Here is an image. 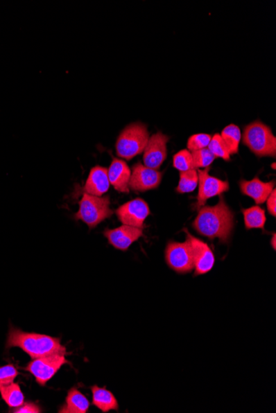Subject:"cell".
I'll list each match as a JSON object with an SVG mask.
<instances>
[{"label": "cell", "mask_w": 276, "mask_h": 413, "mask_svg": "<svg viewBox=\"0 0 276 413\" xmlns=\"http://www.w3.org/2000/svg\"><path fill=\"white\" fill-rule=\"evenodd\" d=\"M116 215L121 223L144 229L145 220L150 215V209L144 200L137 198L121 206L116 211Z\"/></svg>", "instance_id": "30bf717a"}, {"label": "cell", "mask_w": 276, "mask_h": 413, "mask_svg": "<svg viewBox=\"0 0 276 413\" xmlns=\"http://www.w3.org/2000/svg\"><path fill=\"white\" fill-rule=\"evenodd\" d=\"M241 193L252 197L260 205L266 202L267 198L275 189V182H264L255 177L251 181L241 180L239 182Z\"/></svg>", "instance_id": "5bb4252c"}, {"label": "cell", "mask_w": 276, "mask_h": 413, "mask_svg": "<svg viewBox=\"0 0 276 413\" xmlns=\"http://www.w3.org/2000/svg\"><path fill=\"white\" fill-rule=\"evenodd\" d=\"M244 216L245 229H261L264 230L266 217L265 211L258 206L241 210Z\"/></svg>", "instance_id": "ffe728a7"}, {"label": "cell", "mask_w": 276, "mask_h": 413, "mask_svg": "<svg viewBox=\"0 0 276 413\" xmlns=\"http://www.w3.org/2000/svg\"><path fill=\"white\" fill-rule=\"evenodd\" d=\"M19 375V372L14 364H6L0 367V386L11 384Z\"/></svg>", "instance_id": "4316f807"}, {"label": "cell", "mask_w": 276, "mask_h": 413, "mask_svg": "<svg viewBox=\"0 0 276 413\" xmlns=\"http://www.w3.org/2000/svg\"><path fill=\"white\" fill-rule=\"evenodd\" d=\"M92 392V403L94 407L102 412L119 410L118 400L116 399L113 393L106 388H101L94 385L90 388Z\"/></svg>", "instance_id": "e0dca14e"}, {"label": "cell", "mask_w": 276, "mask_h": 413, "mask_svg": "<svg viewBox=\"0 0 276 413\" xmlns=\"http://www.w3.org/2000/svg\"><path fill=\"white\" fill-rule=\"evenodd\" d=\"M90 406L89 401L80 390L72 388L68 391L66 403L60 408V413H86Z\"/></svg>", "instance_id": "ac0fdd59"}, {"label": "cell", "mask_w": 276, "mask_h": 413, "mask_svg": "<svg viewBox=\"0 0 276 413\" xmlns=\"http://www.w3.org/2000/svg\"><path fill=\"white\" fill-rule=\"evenodd\" d=\"M270 245L273 246L274 250L276 249V236L275 234H273V238L270 240Z\"/></svg>", "instance_id": "f546056e"}, {"label": "cell", "mask_w": 276, "mask_h": 413, "mask_svg": "<svg viewBox=\"0 0 276 413\" xmlns=\"http://www.w3.org/2000/svg\"><path fill=\"white\" fill-rule=\"evenodd\" d=\"M67 363L64 354L57 353L33 359L25 369L35 378L38 385L45 386Z\"/></svg>", "instance_id": "8992f818"}, {"label": "cell", "mask_w": 276, "mask_h": 413, "mask_svg": "<svg viewBox=\"0 0 276 413\" xmlns=\"http://www.w3.org/2000/svg\"><path fill=\"white\" fill-rule=\"evenodd\" d=\"M243 141L258 157H275L276 138L268 125L261 121H257L245 128Z\"/></svg>", "instance_id": "3957f363"}, {"label": "cell", "mask_w": 276, "mask_h": 413, "mask_svg": "<svg viewBox=\"0 0 276 413\" xmlns=\"http://www.w3.org/2000/svg\"><path fill=\"white\" fill-rule=\"evenodd\" d=\"M192 226L200 236L227 243L234 229V215L221 197L216 206L200 208Z\"/></svg>", "instance_id": "6da1fadb"}, {"label": "cell", "mask_w": 276, "mask_h": 413, "mask_svg": "<svg viewBox=\"0 0 276 413\" xmlns=\"http://www.w3.org/2000/svg\"><path fill=\"white\" fill-rule=\"evenodd\" d=\"M267 202V210H268L270 215L276 216V190L275 188L273 191L269 195V197L266 200Z\"/></svg>", "instance_id": "f1b7e54d"}, {"label": "cell", "mask_w": 276, "mask_h": 413, "mask_svg": "<svg viewBox=\"0 0 276 413\" xmlns=\"http://www.w3.org/2000/svg\"><path fill=\"white\" fill-rule=\"evenodd\" d=\"M193 167L195 169L200 168H209L216 157L213 155L208 148L191 152Z\"/></svg>", "instance_id": "603a6c76"}, {"label": "cell", "mask_w": 276, "mask_h": 413, "mask_svg": "<svg viewBox=\"0 0 276 413\" xmlns=\"http://www.w3.org/2000/svg\"><path fill=\"white\" fill-rule=\"evenodd\" d=\"M103 236L114 249L127 251L133 243L144 236V232L142 229L123 225L114 229H105Z\"/></svg>", "instance_id": "4fadbf2b"}, {"label": "cell", "mask_w": 276, "mask_h": 413, "mask_svg": "<svg viewBox=\"0 0 276 413\" xmlns=\"http://www.w3.org/2000/svg\"><path fill=\"white\" fill-rule=\"evenodd\" d=\"M208 149L212 152L215 157L222 158L224 160H230V153L228 151L225 143L223 142L221 136L215 134L211 139Z\"/></svg>", "instance_id": "cb8c5ba5"}, {"label": "cell", "mask_w": 276, "mask_h": 413, "mask_svg": "<svg viewBox=\"0 0 276 413\" xmlns=\"http://www.w3.org/2000/svg\"><path fill=\"white\" fill-rule=\"evenodd\" d=\"M110 182L107 177V169L96 166L90 170L84 191L86 194L101 197L110 189Z\"/></svg>", "instance_id": "2e32d148"}, {"label": "cell", "mask_w": 276, "mask_h": 413, "mask_svg": "<svg viewBox=\"0 0 276 413\" xmlns=\"http://www.w3.org/2000/svg\"><path fill=\"white\" fill-rule=\"evenodd\" d=\"M165 256L168 266L175 272L187 274L195 269L191 246L187 240L168 243Z\"/></svg>", "instance_id": "52a82bcc"}, {"label": "cell", "mask_w": 276, "mask_h": 413, "mask_svg": "<svg viewBox=\"0 0 276 413\" xmlns=\"http://www.w3.org/2000/svg\"><path fill=\"white\" fill-rule=\"evenodd\" d=\"M221 136L223 141L225 143L230 155H236L239 152V143L241 139V130L237 125H230L223 129Z\"/></svg>", "instance_id": "44dd1931"}, {"label": "cell", "mask_w": 276, "mask_h": 413, "mask_svg": "<svg viewBox=\"0 0 276 413\" xmlns=\"http://www.w3.org/2000/svg\"><path fill=\"white\" fill-rule=\"evenodd\" d=\"M11 412L15 413H40L42 412L41 407L36 403L27 402L24 403L23 405L14 408Z\"/></svg>", "instance_id": "83f0119b"}, {"label": "cell", "mask_w": 276, "mask_h": 413, "mask_svg": "<svg viewBox=\"0 0 276 413\" xmlns=\"http://www.w3.org/2000/svg\"><path fill=\"white\" fill-rule=\"evenodd\" d=\"M210 168L204 170L197 169L198 176V194L197 202L193 205L196 210L205 206L209 199L220 195L230 190V184L227 181L218 179L209 175Z\"/></svg>", "instance_id": "ba28073f"}, {"label": "cell", "mask_w": 276, "mask_h": 413, "mask_svg": "<svg viewBox=\"0 0 276 413\" xmlns=\"http://www.w3.org/2000/svg\"><path fill=\"white\" fill-rule=\"evenodd\" d=\"M174 167L180 172H185L195 169L191 152L183 150L174 156Z\"/></svg>", "instance_id": "d4e9b609"}, {"label": "cell", "mask_w": 276, "mask_h": 413, "mask_svg": "<svg viewBox=\"0 0 276 413\" xmlns=\"http://www.w3.org/2000/svg\"><path fill=\"white\" fill-rule=\"evenodd\" d=\"M198 182V176L196 169L180 172V182L176 191L180 194L192 193L197 188Z\"/></svg>", "instance_id": "7402d4cb"}, {"label": "cell", "mask_w": 276, "mask_h": 413, "mask_svg": "<svg viewBox=\"0 0 276 413\" xmlns=\"http://www.w3.org/2000/svg\"><path fill=\"white\" fill-rule=\"evenodd\" d=\"M163 173L137 163L132 167L129 188L135 191H146L158 188Z\"/></svg>", "instance_id": "8fae6325"}, {"label": "cell", "mask_w": 276, "mask_h": 413, "mask_svg": "<svg viewBox=\"0 0 276 413\" xmlns=\"http://www.w3.org/2000/svg\"><path fill=\"white\" fill-rule=\"evenodd\" d=\"M184 231L187 233V240L191 246L193 265H195V275L200 276L208 273L212 270L215 263L212 249L205 242L193 236L187 229H184Z\"/></svg>", "instance_id": "9c48e42d"}, {"label": "cell", "mask_w": 276, "mask_h": 413, "mask_svg": "<svg viewBox=\"0 0 276 413\" xmlns=\"http://www.w3.org/2000/svg\"><path fill=\"white\" fill-rule=\"evenodd\" d=\"M79 204V211L75 215V219L83 221L90 229L113 215L110 197H99L85 193Z\"/></svg>", "instance_id": "5b68a950"}, {"label": "cell", "mask_w": 276, "mask_h": 413, "mask_svg": "<svg viewBox=\"0 0 276 413\" xmlns=\"http://www.w3.org/2000/svg\"><path fill=\"white\" fill-rule=\"evenodd\" d=\"M169 137L162 132H157L149 137L145 147L144 161L146 167L158 169L162 166L167 156L166 143Z\"/></svg>", "instance_id": "7c38bea8"}, {"label": "cell", "mask_w": 276, "mask_h": 413, "mask_svg": "<svg viewBox=\"0 0 276 413\" xmlns=\"http://www.w3.org/2000/svg\"><path fill=\"white\" fill-rule=\"evenodd\" d=\"M0 395L7 405L12 410L23 405L24 403V395L20 386L15 382L0 386Z\"/></svg>", "instance_id": "d6986e66"}, {"label": "cell", "mask_w": 276, "mask_h": 413, "mask_svg": "<svg viewBox=\"0 0 276 413\" xmlns=\"http://www.w3.org/2000/svg\"><path fill=\"white\" fill-rule=\"evenodd\" d=\"M148 140V130L144 124H130L119 134L116 143L117 155L121 158L130 160L144 151Z\"/></svg>", "instance_id": "277c9868"}, {"label": "cell", "mask_w": 276, "mask_h": 413, "mask_svg": "<svg viewBox=\"0 0 276 413\" xmlns=\"http://www.w3.org/2000/svg\"><path fill=\"white\" fill-rule=\"evenodd\" d=\"M273 167L274 169H275V164L273 165Z\"/></svg>", "instance_id": "4dcf8cb0"}, {"label": "cell", "mask_w": 276, "mask_h": 413, "mask_svg": "<svg viewBox=\"0 0 276 413\" xmlns=\"http://www.w3.org/2000/svg\"><path fill=\"white\" fill-rule=\"evenodd\" d=\"M6 347L8 349L19 347L32 359L57 353H67L66 347L60 343L58 337L35 333H26L12 327L8 333Z\"/></svg>", "instance_id": "7a4b0ae2"}, {"label": "cell", "mask_w": 276, "mask_h": 413, "mask_svg": "<svg viewBox=\"0 0 276 413\" xmlns=\"http://www.w3.org/2000/svg\"><path fill=\"white\" fill-rule=\"evenodd\" d=\"M212 137L209 134H196L189 137L187 148L188 150L193 152L208 148Z\"/></svg>", "instance_id": "484cf974"}, {"label": "cell", "mask_w": 276, "mask_h": 413, "mask_svg": "<svg viewBox=\"0 0 276 413\" xmlns=\"http://www.w3.org/2000/svg\"><path fill=\"white\" fill-rule=\"evenodd\" d=\"M131 173L130 168L124 161L115 158L113 159V162L107 169V177L110 184L113 185L115 190L123 193H129Z\"/></svg>", "instance_id": "9a60e30c"}]
</instances>
